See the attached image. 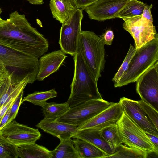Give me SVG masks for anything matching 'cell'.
I'll list each match as a JSON object with an SVG mask.
<instances>
[{
  "label": "cell",
  "mask_w": 158,
  "mask_h": 158,
  "mask_svg": "<svg viewBox=\"0 0 158 158\" xmlns=\"http://www.w3.org/2000/svg\"><path fill=\"white\" fill-rule=\"evenodd\" d=\"M119 102L123 111L144 131L158 135V130L150 122L138 101L123 97Z\"/></svg>",
  "instance_id": "13"
},
{
  "label": "cell",
  "mask_w": 158,
  "mask_h": 158,
  "mask_svg": "<svg viewBox=\"0 0 158 158\" xmlns=\"http://www.w3.org/2000/svg\"><path fill=\"white\" fill-rule=\"evenodd\" d=\"M2 135L13 144L35 143L41 134L38 129L21 124L14 120L0 131Z\"/></svg>",
  "instance_id": "11"
},
{
  "label": "cell",
  "mask_w": 158,
  "mask_h": 158,
  "mask_svg": "<svg viewBox=\"0 0 158 158\" xmlns=\"http://www.w3.org/2000/svg\"><path fill=\"white\" fill-rule=\"evenodd\" d=\"M120 103H114L92 118L78 127L77 130L92 129L100 130L102 128L116 123L123 112Z\"/></svg>",
  "instance_id": "14"
},
{
  "label": "cell",
  "mask_w": 158,
  "mask_h": 158,
  "mask_svg": "<svg viewBox=\"0 0 158 158\" xmlns=\"http://www.w3.org/2000/svg\"><path fill=\"white\" fill-rule=\"evenodd\" d=\"M158 60V37L146 44L136 52L125 74L115 87H120L136 82L144 72Z\"/></svg>",
  "instance_id": "5"
},
{
  "label": "cell",
  "mask_w": 158,
  "mask_h": 158,
  "mask_svg": "<svg viewBox=\"0 0 158 158\" xmlns=\"http://www.w3.org/2000/svg\"><path fill=\"white\" fill-rule=\"evenodd\" d=\"M72 138H78L86 141L102 150L107 156L114 153L101 136L99 130L92 129L78 130L74 133Z\"/></svg>",
  "instance_id": "19"
},
{
  "label": "cell",
  "mask_w": 158,
  "mask_h": 158,
  "mask_svg": "<svg viewBox=\"0 0 158 158\" xmlns=\"http://www.w3.org/2000/svg\"><path fill=\"white\" fill-rule=\"evenodd\" d=\"M100 133L114 153L122 143L117 123L105 127L99 130Z\"/></svg>",
  "instance_id": "23"
},
{
  "label": "cell",
  "mask_w": 158,
  "mask_h": 158,
  "mask_svg": "<svg viewBox=\"0 0 158 158\" xmlns=\"http://www.w3.org/2000/svg\"><path fill=\"white\" fill-rule=\"evenodd\" d=\"M36 126L44 132L58 138L60 141L72 138L77 130V126L56 121L44 118Z\"/></svg>",
  "instance_id": "17"
},
{
  "label": "cell",
  "mask_w": 158,
  "mask_h": 158,
  "mask_svg": "<svg viewBox=\"0 0 158 158\" xmlns=\"http://www.w3.org/2000/svg\"><path fill=\"white\" fill-rule=\"evenodd\" d=\"M152 4L147 5L145 7L141 17L142 20L153 23V19L151 13V10L152 7Z\"/></svg>",
  "instance_id": "32"
},
{
  "label": "cell",
  "mask_w": 158,
  "mask_h": 158,
  "mask_svg": "<svg viewBox=\"0 0 158 158\" xmlns=\"http://www.w3.org/2000/svg\"><path fill=\"white\" fill-rule=\"evenodd\" d=\"M42 107L44 118L51 120H56L66 112L70 108L67 102L62 103L46 102Z\"/></svg>",
  "instance_id": "24"
},
{
  "label": "cell",
  "mask_w": 158,
  "mask_h": 158,
  "mask_svg": "<svg viewBox=\"0 0 158 158\" xmlns=\"http://www.w3.org/2000/svg\"><path fill=\"white\" fill-rule=\"evenodd\" d=\"M136 81V91L141 100L158 110V61Z\"/></svg>",
  "instance_id": "9"
},
{
  "label": "cell",
  "mask_w": 158,
  "mask_h": 158,
  "mask_svg": "<svg viewBox=\"0 0 158 158\" xmlns=\"http://www.w3.org/2000/svg\"><path fill=\"white\" fill-rule=\"evenodd\" d=\"M18 158V147L9 142L0 131V158Z\"/></svg>",
  "instance_id": "28"
},
{
  "label": "cell",
  "mask_w": 158,
  "mask_h": 158,
  "mask_svg": "<svg viewBox=\"0 0 158 158\" xmlns=\"http://www.w3.org/2000/svg\"><path fill=\"white\" fill-rule=\"evenodd\" d=\"M138 101L140 106L150 122L158 130V111L142 100Z\"/></svg>",
  "instance_id": "30"
},
{
  "label": "cell",
  "mask_w": 158,
  "mask_h": 158,
  "mask_svg": "<svg viewBox=\"0 0 158 158\" xmlns=\"http://www.w3.org/2000/svg\"><path fill=\"white\" fill-rule=\"evenodd\" d=\"M73 140L81 158H104L107 156L102 150L86 141L76 138Z\"/></svg>",
  "instance_id": "21"
},
{
  "label": "cell",
  "mask_w": 158,
  "mask_h": 158,
  "mask_svg": "<svg viewBox=\"0 0 158 158\" xmlns=\"http://www.w3.org/2000/svg\"><path fill=\"white\" fill-rule=\"evenodd\" d=\"M2 12V11L1 10V8H0V15ZM3 20H4L1 18L0 15V23L2 22V21H3Z\"/></svg>",
  "instance_id": "40"
},
{
  "label": "cell",
  "mask_w": 158,
  "mask_h": 158,
  "mask_svg": "<svg viewBox=\"0 0 158 158\" xmlns=\"http://www.w3.org/2000/svg\"><path fill=\"white\" fill-rule=\"evenodd\" d=\"M82 11L77 9L71 17L62 24L60 31L59 43L61 50L65 54L73 56L77 52L79 36L81 31Z\"/></svg>",
  "instance_id": "8"
},
{
  "label": "cell",
  "mask_w": 158,
  "mask_h": 158,
  "mask_svg": "<svg viewBox=\"0 0 158 158\" xmlns=\"http://www.w3.org/2000/svg\"><path fill=\"white\" fill-rule=\"evenodd\" d=\"M0 43L39 58L48 50V41L17 11L0 23Z\"/></svg>",
  "instance_id": "1"
},
{
  "label": "cell",
  "mask_w": 158,
  "mask_h": 158,
  "mask_svg": "<svg viewBox=\"0 0 158 158\" xmlns=\"http://www.w3.org/2000/svg\"><path fill=\"white\" fill-rule=\"evenodd\" d=\"M57 96V93L54 89L45 91L35 92L24 97L21 102L22 103L23 102L27 101L42 107L47 100Z\"/></svg>",
  "instance_id": "27"
},
{
  "label": "cell",
  "mask_w": 158,
  "mask_h": 158,
  "mask_svg": "<svg viewBox=\"0 0 158 158\" xmlns=\"http://www.w3.org/2000/svg\"><path fill=\"white\" fill-rule=\"evenodd\" d=\"M141 16L123 19L124 22L123 27L132 37L136 50L158 37L153 24L141 20Z\"/></svg>",
  "instance_id": "10"
},
{
  "label": "cell",
  "mask_w": 158,
  "mask_h": 158,
  "mask_svg": "<svg viewBox=\"0 0 158 158\" xmlns=\"http://www.w3.org/2000/svg\"><path fill=\"white\" fill-rule=\"evenodd\" d=\"M18 147V157L52 158L51 151L35 143L23 144Z\"/></svg>",
  "instance_id": "20"
},
{
  "label": "cell",
  "mask_w": 158,
  "mask_h": 158,
  "mask_svg": "<svg viewBox=\"0 0 158 158\" xmlns=\"http://www.w3.org/2000/svg\"><path fill=\"white\" fill-rule=\"evenodd\" d=\"M8 73H9L8 71L5 67L0 64V79Z\"/></svg>",
  "instance_id": "38"
},
{
  "label": "cell",
  "mask_w": 158,
  "mask_h": 158,
  "mask_svg": "<svg viewBox=\"0 0 158 158\" xmlns=\"http://www.w3.org/2000/svg\"><path fill=\"white\" fill-rule=\"evenodd\" d=\"M67 57L61 50L54 51L42 56L39 60L36 80L42 81L56 71Z\"/></svg>",
  "instance_id": "15"
},
{
  "label": "cell",
  "mask_w": 158,
  "mask_h": 158,
  "mask_svg": "<svg viewBox=\"0 0 158 158\" xmlns=\"http://www.w3.org/2000/svg\"><path fill=\"white\" fill-rule=\"evenodd\" d=\"M144 132L156 148L158 150V135H155L145 131Z\"/></svg>",
  "instance_id": "37"
},
{
  "label": "cell",
  "mask_w": 158,
  "mask_h": 158,
  "mask_svg": "<svg viewBox=\"0 0 158 158\" xmlns=\"http://www.w3.org/2000/svg\"><path fill=\"white\" fill-rule=\"evenodd\" d=\"M28 1L29 3L33 5H40L44 3V0H25Z\"/></svg>",
  "instance_id": "39"
},
{
  "label": "cell",
  "mask_w": 158,
  "mask_h": 158,
  "mask_svg": "<svg viewBox=\"0 0 158 158\" xmlns=\"http://www.w3.org/2000/svg\"><path fill=\"white\" fill-rule=\"evenodd\" d=\"M10 107L8 110L0 121V131L9 123L10 113Z\"/></svg>",
  "instance_id": "36"
},
{
  "label": "cell",
  "mask_w": 158,
  "mask_h": 158,
  "mask_svg": "<svg viewBox=\"0 0 158 158\" xmlns=\"http://www.w3.org/2000/svg\"><path fill=\"white\" fill-rule=\"evenodd\" d=\"M104 45H111L113 40L114 35L111 30H108L100 36Z\"/></svg>",
  "instance_id": "33"
},
{
  "label": "cell",
  "mask_w": 158,
  "mask_h": 158,
  "mask_svg": "<svg viewBox=\"0 0 158 158\" xmlns=\"http://www.w3.org/2000/svg\"><path fill=\"white\" fill-rule=\"evenodd\" d=\"M136 49L131 44L129 50L122 64L112 79L114 83L118 82L126 71L130 62L134 56Z\"/></svg>",
  "instance_id": "29"
},
{
  "label": "cell",
  "mask_w": 158,
  "mask_h": 158,
  "mask_svg": "<svg viewBox=\"0 0 158 158\" xmlns=\"http://www.w3.org/2000/svg\"><path fill=\"white\" fill-rule=\"evenodd\" d=\"M116 123L122 143L148 154L154 152L158 155V150L156 148L144 131L124 111Z\"/></svg>",
  "instance_id": "6"
},
{
  "label": "cell",
  "mask_w": 158,
  "mask_h": 158,
  "mask_svg": "<svg viewBox=\"0 0 158 158\" xmlns=\"http://www.w3.org/2000/svg\"><path fill=\"white\" fill-rule=\"evenodd\" d=\"M148 154L143 151L133 148L120 144L112 154L104 158H146Z\"/></svg>",
  "instance_id": "26"
},
{
  "label": "cell",
  "mask_w": 158,
  "mask_h": 158,
  "mask_svg": "<svg viewBox=\"0 0 158 158\" xmlns=\"http://www.w3.org/2000/svg\"><path fill=\"white\" fill-rule=\"evenodd\" d=\"M77 47L89 72L97 82L104 70L105 62L104 45L101 38L93 32L81 30Z\"/></svg>",
  "instance_id": "4"
},
{
  "label": "cell",
  "mask_w": 158,
  "mask_h": 158,
  "mask_svg": "<svg viewBox=\"0 0 158 158\" xmlns=\"http://www.w3.org/2000/svg\"><path fill=\"white\" fill-rule=\"evenodd\" d=\"M73 57L74 75L70 85V94L67 101L70 107L89 100L102 98L97 82L89 72L78 47Z\"/></svg>",
  "instance_id": "2"
},
{
  "label": "cell",
  "mask_w": 158,
  "mask_h": 158,
  "mask_svg": "<svg viewBox=\"0 0 158 158\" xmlns=\"http://www.w3.org/2000/svg\"><path fill=\"white\" fill-rule=\"evenodd\" d=\"M17 97L12 99L7 103L3 105L1 107L0 109V121L8 110L12 106Z\"/></svg>",
  "instance_id": "35"
},
{
  "label": "cell",
  "mask_w": 158,
  "mask_h": 158,
  "mask_svg": "<svg viewBox=\"0 0 158 158\" xmlns=\"http://www.w3.org/2000/svg\"><path fill=\"white\" fill-rule=\"evenodd\" d=\"M49 5L53 17L62 24L78 9L75 0H50Z\"/></svg>",
  "instance_id": "18"
},
{
  "label": "cell",
  "mask_w": 158,
  "mask_h": 158,
  "mask_svg": "<svg viewBox=\"0 0 158 158\" xmlns=\"http://www.w3.org/2000/svg\"><path fill=\"white\" fill-rule=\"evenodd\" d=\"M114 103L102 98L89 100L70 107L66 112L56 120L78 127Z\"/></svg>",
  "instance_id": "7"
},
{
  "label": "cell",
  "mask_w": 158,
  "mask_h": 158,
  "mask_svg": "<svg viewBox=\"0 0 158 158\" xmlns=\"http://www.w3.org/2000/svg\"><path fill=\"white\" fill-rule=\"evenodd\" d=\"M146 4L137 0H129L117 18L122 19L141 16Z\"/></svg>",
  "instance_id": "25"
},
{
  "label": "cell",
  "mask_w": 158,
  "mask_h": 158,
  "mask_svg": "<svg viewBox=\"0 0 158 158\" xmlns=\"http://www.w3.org/2000/svg\"><path fill=\"white\" fill-rule=\"evenodd\" d=\"M23 92H21L18 96L10 107L9 123L15 120L19 108L22 104Z\"/></svg>",
  "instance_id": "31"
},
{
  "label": "cell",
  "mask_w": 158,
  "mask_h": 158,
  "mask_svg": "<svg viewBox=\"0 0 158 158\" xmlns=\"http://www.w3.org/2000/svg\"><path fill=\"white\" fill-rule=\"evenodd\" d=\"M29 79L26 77L19 81L12 80V76L8 73L0 79V109L3 105L12 99L16 97L23 91Z\"/></svg>",
  "instance_id": "16"
},
{
  "label": "cell",
  "mask_w": 158,
  "mask_h": 158,
  "mask_svg": "<svg viewBox=\"0 0 158 158\" xmlns=\"http://www.w3.org/2000/svg\"><path fill=\"white\" fill-rule=\"evenodd\" d=\"M0 64L5 67L14 81H20L27 77L29 80V83L31 84L36 80L38 59L1 43Z\"/></svg>",
  "instance_id": "3"
},
{
  "label": "cell",
  "mask_w": 158,
  "mask_h": 158,
  "mask_svg": "<svg viewBox=\"0 0 158 158\" xmlns=\"http://www.w3.org/2000/svg\"><path fill=\"white\" fill-rule=\"evenodd\" d=\"M129 0H98L84 10L91 19L102 21L117 18Z\"/></svg>",
  "instance_id": "12"
},
{
  "label": "cell",
  "mask_w": 158,
  "mask_h": 158,
  "mask_svg": "<svg viewBox=\"0 0 158 158\" xmlns=\"http://www.w3.org/2000/svg\"><path fill=\"white\" fill-rule=\"evenodd\" d=\"M51 151L52 158H81L71 138L61 140L59 144Z\"/></svg>",
  "instance_id": "22"
},
{
  "label": "cell",
  "mask_w": 158,
  "mask_h": 158,
  "mask_svg": "<svg viewBox=\"0 0 158 158\" xmlns=\"http://www.w3.org/2000/svg\"><path fill=\"white\" fill-rule=\"evenodd\" d=\"M98 0H75L77 8L82 10Z\"/></svg>",
  "instance_id": "34"
}]
</instances>
